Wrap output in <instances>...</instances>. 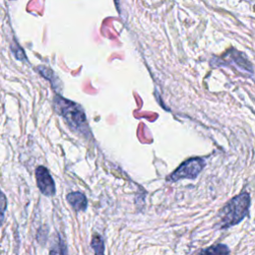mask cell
<instances>
[{
	"instance_id": "obj_1",
	"label": "cell",
	"mask_w": 255,
	"mask_h": 255,
	"mask_svg": "<svg viewBox=\"0 0 255 255\" xmlns=\"http://www.w3.org/2000/svg\"><path fill=\"white\" fill-rule=\"evenodd\" d=\"M54 107L73 131L86 136L90 134L87 118L80 105L66 100L61 96H56L54 98Z\"/></svg>"
},
{
	"instance_id": "obj_2",
	"label": "cell",
	"mask_w": 255,
	"mask_h": 255,
	"mask_svg": "<svg viewBox=\"0 0 255 255\" xmlns=\"http://www.w3.org/2000/svg\"><path fill=\"white\" fill-rule=\"evenodd\" d=\"M249 206V193L243 192L233 197L220 211L221 228H228L239 223L247 215Z\"/></svg>"
},
{
	"instance_id": "obj_3",
	"label": "cell",
	"mask_w": 255,
	"mask_h": 255,
	"mask_svg": "<svg viewBox=\"0 0 255 255\" xmlns=\"http://www.w3.org/2000/svg\"><path fill=\"white\" fill-rule=\"evenodd\" d=\"M204 164H205V161L202 158H199V157L190 158L185 162H183L175 171L171 173V175L169 176V180L177 181L185 178H188V179L195 178L202 170Z\"/></svg>"
},
{
	"instance_id": "obj_4",
	"label": "cell",
	"mask_w": 255,
	"mask_h": 255,
	"mask_svg": "<svg viewBox=\"0 0 255 255\" xmlns=\"http://www.w3.org/2000/svg\"><path fill=\"white\" fill-rule=\"evenodd\" d=\"M35 176L41 193L46 196H53L56 192V186L49 170L45 166L40 165L35 170Z\"/></svg>"
},
{
	"instance_id": "obj_5",
	"label": "cell",
	"mask_w": 255,
	"mask_h": 255,
	"mask_svg": "<svg viewBox=\"0 0 255 255\" xmlns=\"http://www.w3.org/2000/svg\"><path fill=\"white\" fill-rule=\"evenodd\" d=\"M67 200L76 211H83L88 206V201L85 194L79 191L69 193L67 195Z\"/></svg>"
},
{
	"instance_id": "obj_6",
	"label": "cell",
	"mask_w": 255,
	"mask_h": 255,
	"mask_svg": "<svg viewBox=\"0 0 255 255\" xmlns=\"http://www.w3.org/2000/svg\"><path fill=\"white\" fill-rule=\"evenodd\" d=\"M37 70L39 72V74H41L44 78H46L47 80H49L51 82V85L54 87V89L57 88V76L54 74V72L49 69V68H46L44 66H40V67H37Z\"/></svg>"
},
{
	"instance_id": "obj_7",
	"label": "cell",
	"mask_w": 255,
	"mask_h": 255,
	"mask_svg": "<svg viewBox=\"0 0 255 255\" xmlns=\"http://www.w3.org/2000/svg\"><path fill=\"white\" fill-rule=\"evenodd\" d=\"M91 246L94 250L95 253L97 254H103L105 252V244H104V240L100 235H94L92 242H91Z\"/></svg>"
},
{
	"instance_id": "obj_8",
	"label": "cell",
	"mask_w": 255,
	"mask_h": 255,
	"mask_svg": "<svg viewBox=\"0 0 255 255\" xmlns=\"http://www.w3.org/2000/svg\"><path fill=\"white\" fill-rule=\"evenodd\" d=\"M201 253H209V254H228L229 253V249L227 248V246L223 245V244H217L215 246H212L208 249L202 250Z\"/></svg>"
},
{
	"instance_id": "obj_9",
	"label": "cell",
	"mask_w": 255,
	"mask_h": 255,
	"mask_svg": "<svg viewBox=\"0 0 255 255\" xmlns=\"http://www.w3.org/2000/svg\"><path fill=\"white\" fill-rule=\"evenodd\" d=\"M7 208V198L6 195L0 190V226L4 220V213Z\"/></svg>"
}]
</instances>
